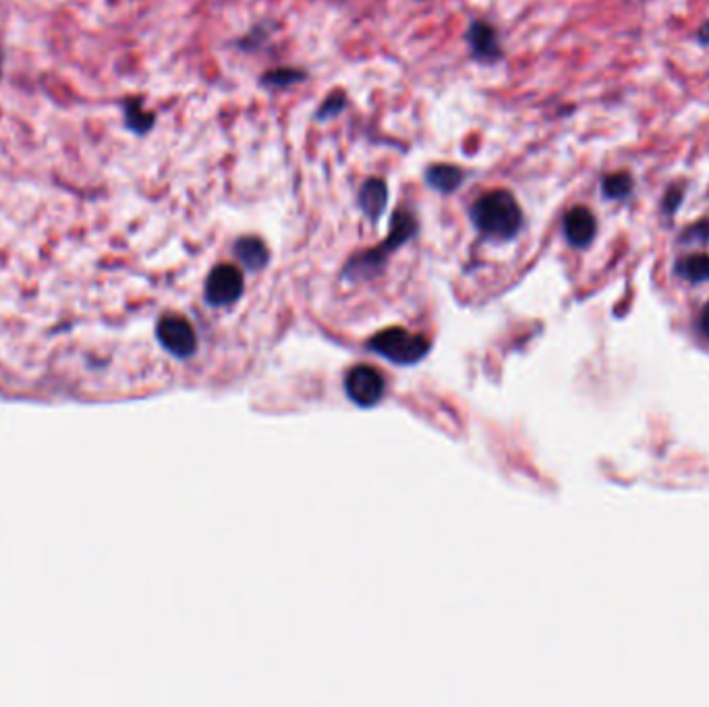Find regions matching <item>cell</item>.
<instances>
[{
	"mask_svg": "<svg viewBox=\"0 0 709 707\" xmlns=\"http://www.w3.org/2000/svg\"><path fill=\"white\" fill-rule=\"evenodd\" d=\"M475 229L492 241L515 239L523 226V210L517 197L506 189H494L481 195L471 208Z\"/></svg>",
	"mask_w": 709,
	"mask_h": 707,
	"instance_id": "obj_1",
	"label": "cell"
},
{
	"mask_svg": "<svg viewBox=\"0 0 709 707\" xmlns=\"http://www.w3.org/2000/svg\"><path fill=\"white\" fill-rule=\"evenodd\" d=\"M417 235V220L409 210H396L390 218V235L384 239L376 249L365 251L363 256L353 258L347 264L345 276L349 278H361V276H372L376 270H380L392 253L411 241Z\"/></svg>",
	"mask_w": 709,
	"mask_h": 707,
	"instance_id": "obj_2",
	"label": "cell"
},
{
	"mask_svg": "<svg viewBox=\"0 0 709 707\" xmlns=\"http://www.w3.org/2000/svg\"><path fill=\"white\" fill-rule=\"evenodd\" d=\"M370 347L392 363L413 365L421 361L430 351L428 338L421 334H411L403 328H388L372 338Z\"/></svg>",
	"mask_w": 709,
	"mask_h": 707,
	"instance_id": "obj_3",
	"label": "cell"
},
{
	"mask_svg": "<svg viewBox=\"0 0 709 707\" xmlns=\"http://www.w3.org/2000/svg\"><path fill=\"white\" fill-rule=\"evenodd\" d=\"M345 390L349 394V399L359 407H374L384 397L386 382L374 367L357 365L347 374Z\"/></svg>",
	"mask_w": 709,
	"mask_h": 707,
	"instance_id": "obj_4",
	"label": "cell"
},
{
	"mask_svg": "<svg viewBox=\"0 0 709 707\" xmlns=\"http://www.w3.org/2000/svg\"><path fill=\"white\" fill-rule=\"evenodd\" d=\"M243 274L231 264L216 266L206 282V299L214 307L233 305L243 295Z\"/></svg>",
	"mask_w": 709,
	"mask_h": 707,
	"instance_id": "obj_5",
	"label": "cell"
},
{
	"mask_svg": "<svg viewBox=\"0 0 709 707\" xmlns=\"http://www.w3.org/2000/svg\"><path fill=\"white\" fill-rule=\"evenodd\" d=\"M160 345L179 359H187L197 351V334L193 326L181 316H166L158 324Z\"/></svg>",
	"mask_w": 709,
	"mask_h": 707,
	"instance_id": "obj_6",
	"label": "cell"
},
{
	"mask_svg": "<svg viewBox=\"0 0 709 707\" xmlns=\"http://www.w3.org/2000/svg\"><path fill=\"white\" fill-rule=\"evenodd\" d=\"M465 42L469 44L471 56L477 63L494 65L498 61H502L504 52H502L498 32L494 30V25H490L488 21H481V19L471 21L467 32H465Z\"/></svg>",
	"mask_w": 709,
	"mask_h": 707,
	"instance_id": "obj_7",
	"label": "cell"
},
{
	"mask_svg": "<svg viewBox=\"0 0 709 707\" xmlns=\"http://www.w3.org/2000/svg\"><path fill=\"white\" fill-rule=\"evenodd\" d=\"M562 231L566 241H569L573 247L585 249L593 243L595 235H598V220H595L589 208L577 206L564 214Z\"/></svg>",
	"mask_w": 709,
	"mask_h": 707,
	"instance_id": "obj_8",
	"label": "cell"
},
{
	"mask_svg": "<svg viewBox=\"0 0 709 707\" xmlns=\"http://www.w3.org/2000/svg\"><path fill=\"white\" fill-rule=\"evenodd\" d=\"M388 185L382 179H367L357 195V206L367 220L378 222L386 212Z\"/></svg>",
	"mask_w": 709,
	"mask_h": 707,
	"instance_id": "obj_9",
	"label": "cell"
},
{
	"mask_svg": "<svg viewBox=\"0 0 709 707\" xmlns=\"http://www.w3.org/2000/svg\"><path fill=\"white\" fill-rule=\"evenodd\" d=\"M465 179L467 173L455 164H432L428 171H425V183H428V187L444 195L461 189Z\"/></svg>",
	"mask_w": 709,
	"mask_h": 707,
	"instance_id": "obj_10",
	"label": "cell"
},
{
	"mask_svg": "<svg viewBox=\"0 0 709 707\" xmlns=\"http://www.w3.org/2000/svg\"><path fill=\"white\" fill-rule=\"evenodd\" d=\"M123 119H125V127L135 135H146L156 125V115L146 110L144 102L139 98H127L123 102Z\"/></svg>",
	"mask_w": 709,
	"mask_h": 707,
	"instance_id": "obj_11",
	"label": "cell"
},
{
	"mask_svg": "<svg viewBox=\"0 0 709 707\" xmlns=\"http://www.w3.org/2000/svg\"><path fill=\"white\" fill-rule=\"evenodd\" d=\"M235 253H237L239 262L247 270H262L268 264V260H270L268 247L258 237H243V239H239L235 243Z\"/></svg>",
	"mask_w": 709,
	"mask_h": 707,
	"instance_id": "obj_12",
	"label": "cell"
},
{
	"mask_svg": "<svg viewBox=\"0 0 709 707\" xmlns=\"http://www.w3.org/2000/svg\"><path fill=\"white\" fill-rule=\"evenodd\" d=\"M633 189H635V179L627 171L610 173L602 179V195L610 202L627 200V197L633 195Z\"/></svg>",
	"mask_w": 709,
	"mask_h": 707,
	"instance_id": "obj_13",
	"label": "cell"
},
{
	"mask_svg": "<svg viewBox=\"0 0 709 707\" xmlns=\"http://www.w3.org/2000/svg\"><path fill=\"white\" fill-rule=\"evenodd\" d=\"M307 79V73L301 71V69H295V67H278V69H272L268 73L262 75L260 83L266 88V90H272V92H280V90H287V88H293L297 86V83L305 81Z\"/></svg>",
	"mask_w": 709,
	"mask_h": 707,
	"instance_id": "obj_14",
	"label": "cell"
},
{
	"mask_svg": "<svg viewBox=\"0 0 709 707\" xmlns=\"http://www.w3.org/2000/svg\"><path fill=\"white\" fill-rule=\"evenodd\" d=\"M676 274L689 282H709V256L707 253H693L676 262Z\"/></svg>",
	"mask_w": 709,
	"mask_h": 707,
	"instance_id": "obj_15",
	"label": "cell"
},
{
	"mask_svg": "<svg viewBox=\"0 0 709 707\" xmlns=\"http://www.w3.org/2000/svg\"><path fill=\"white\" fill-rule=\"evenodd\" d=\"M345 108H347V96L343 92H336L322 102L316 117H318V121H328V119L340 115V112H343Z\"/></svg>",
	"mask_w": 709,
	"mask_h": 707,
	"instance_id": "obj_16",
	"label": "cell"
},
{
	"mask_svg": "<svg viewBox=\"0 0 709 707\" xmlns=\"http://www.w3.org/2000/svg\"><path fill=\"white\" fill-rule=\"evenodd\" d=\"M683 200H685V187L683 185L668 187L664 197H662V212L666 216H674L678 212V208L683 206Z\"/></svg>",
	"mask_w": 709,
	"mask_h": 707,
	"instance_id": "obj_17",
	"label": "cell"
},
{
	"mask_svg": "<svg viewBox=\"0 0 709 707\" xmlns=\"http://www.w3.org/2000/svg\"><path fill=\"white\" fill-rule=\"evenodd\" d=\"M709 241V220H699L697 224H691L689 229L680 237V243L693 245V243H707Z\"/></svg>",
	"mask_w": 709,
	"mask_h": 707,
	"instance_id": "obj_18",
	"label": "cell"
},
{
	"mask_svg": "<svg viewBox=\"0 0 709 707\" xmlns=\"http://www.w3.org/2000/svg\"><path fill=\"white\" fill-rule=\"evenodd\" d=\"M695 38H697V42H699L701 46H709V21H705V23L699 27Z\"/></svg>",
	"mask_w": 709,
	"mask_h": 707,
	"instance_id": "obj_19",
	"label": "cell"
},
{
	"mask_svg": "<svg viewBox=\"0 0 709 707\" xmlns=\"http://www.w3.org/2000/svg\"><path fill=\"white\" fill-rule=\"evenodd\" d=\"M701 330H703V334L709 338V305L705 307L703 316H701Z\"/></svg>",
	"mask_w": 709,
	"mask_h": 707,
	"instance_id": "obj_20",
	"label": "cell"
},
{
	"mask_svg": "<svg viewBox=\"0 0 709 707\" xmlns=\"http://www.w3.org/2000/svg\"><path fill=\"white\" fill-rule=\"evenodd\" d=\"M3 69H5V52L0 50V79H3Z\"/></svg>",
	"mask_w": 709,
	"mask_h": 707,
	"instance_id": "obj_21",
	"label": "cell"
}]
</instances>
